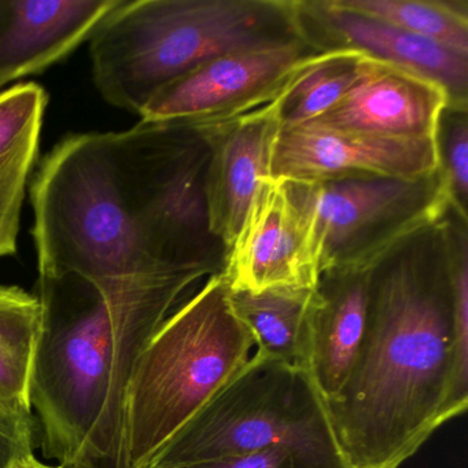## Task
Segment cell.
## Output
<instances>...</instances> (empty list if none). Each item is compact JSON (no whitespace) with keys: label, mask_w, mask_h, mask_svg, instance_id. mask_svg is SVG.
<instances>
[{"label":"cell","mask_w":468,"mask_h":468,"mask_svg":"<svg viewBox=\"0 0 468 468\" xmlns=\"http://www.w3.org/2000/svg\"><path fill=\"white\" fill-rule=\"evenodd\" d=\"M438 171L452 209L468 218V106L448 103L435 128Z\"/></svg>","instance_id":"obj_21"},{"label":"cell","mask_w":468,"mask_h":468,"mask_svg":"<svg viewBox=\"0 0 468 468\" xmlns=\"http://www.w3.org/2000/svg\"><path fill=\"white\" fill-rule=\"evenodd\" d=\"M34 457L35 454H32V456L26 457V459L18 460V462H16L10 468H34V465H32Z\"/></svg>","instance_id":"obj_24"},{"label":"cell","mask_w":468,"mask_h":468,"mask_svg":"<svg viewBox=\"0 0 468 468\" xmlns=\"http://www.w3.org/2000/svg\"><path fill=\"white\" fill-rule=\"evenodd\" d=\"M122 0H0V89L67 58Z\"/></svg>","instance_id":"obj_14"},{"label":"cell","mask_w":468,"mask_h":468,"mask_svg":"<svg viewBox=\"0 0 468 468\" xmlns=\"http://www.w3.org/2000/svg\"><path fill=\"white\" fill-rule=\"evenodd\" d=\"M314 54L303 40L224 54L164 87L139 117L194 125L235 119L272 102L295 68Z\"/></svg>","instance_id":"obj_8"},{"label":"cell","mask_w":468,"mask_h":468,"mask_svg":"<svg viewBox=\"0 0 468 468\" xmlns=\"http://www.w3.org/2000/svg\"><path fill=\"white\" fill-rule=\"evenodd\" d=\"M282 448L295 468H352L308 367L256 350L153 468Z\"/></svg>","instance_id":"obj_6"},{"label":"cell","mask_w":468,"mask_h":468,"mask_svg":"<svg viewBox=\"0 0 468 468\" xmlns=\"http://www.w3.org/2000/svg\"><path fill=\"white\" fill-rule=\"evenodd\" d=\"M223 273L169 314L139 355L125 399L128 468H153L169 443L250 360Z\"/></svg>","instance_id":"obj_5"},{"label":"cell","mask_w":468,"mask_h":468,"mask_svg":"<svg viewBox=\"0 0 468 468\" xmlns=\"http://www.w3.org/2000/svg\"><path fill=\"white\" fill-rule=\"evenodd\" d=\"M42 331L31 407L43 452L64 468H128L125 399L139 355L155 325L114 314L109 298L76 273L39 276Z\"/></svg>","instance_id":"obj_3"},{"label":"cell","mask_w":468,"mask_h":468,"mask_svg":"<svg viewBox=\"0 0 468 468\" xmlns=\"http://www.w3.org/2000/svg\"><path fill=\"white\" fill-rule=\"evenodd\" d=\"M448 103V94L435 81L367 58L352 89L330 111L303 125L377 138L434 139Z\"/></svg>","instance_id":"obj_12"},{"label":"cell","mask_w":468,"mask_h":468,"mask_svg":"<svg viewBox=\"0 0 468 468\" xmlns=\"http://www.w3.org/2000/svg\"><path fill=\"white\" fill-rule=\"evenodd\" d=\"M438 171L434 139H393L300 125L281 128L270 179L327 182L350 177L419 179Z\"/></svg>","instance_id":"obj_11"},{"label":"cell","mask_w":468,"mask_h":468,"mask_svg":"<svg viewBox=\"0 0 468 468\" xmlns=\"http://www.w3.org/2000/svg\"><path fill=\"white\" fill-rule=\"evenodd\" d=\"M298 37L317 53L353 51L440 84L449 103L468 106V54L342 7L336 0H292Z\"/></svg>","instance_id":"obj_10"},{"label":"cell","mask_w":468,"mask_h":468,"mask_svg":"<svg viewBox=\"0 0 468 468\" xmlns=\"http://www.w3.org/2000/svg\"><path fill=\"white\" fill-rule=\"evenodd\" d=\"M209 154L205 128L185 122L67 136L32 182L39 276L76 273L114 295L223 273Z\"/></svg>","instance_id":"obj_1"},{"label":"cell","mask_w":468,"mask_h":468,"mask_svg":"<svg viewBox=\"0 0 468 468\" xmlns=\"http://www.w3.org/2000/svg\"><path fill=\"white\" fill-rule=\"evenodd\" d=\"M314 290H229V301L238 319L253 336L257 350L286 363L306 366L309 314Z\"/></svg>","instance_id":"obj_17"},{"label":"cell","mask_w":468,"mask_h":468,"mask_svg":"<svg viewBox=\"0 0 468 468\" xmlns=\"http://www.w3.org/2000/svg\"><path fill=\"white\" fill-rule=\"evenodd\" d=\"M342 7L468 54V0H336Z\"/></svg>","instance_id":"obj_20"},{"label":"cell","mask_w":468,"mask_h":468,"mask_svg":"<svg viewBox=\"0 0 468 468\" xmlns=\"http://www.w3.org/2000/svg\"><path fill=\"white\" fill-rule=\"evenodd\" d=\"M42 331L37 294L0 286V401L31 407V379Z\"/></svg>","instance_id":"obj_19"},{"label":"cell","mask_w":468,"mask_h":468,"mask_svg":"<svg viewBox=\"0 0 468 468\" xmlns=\"http://www.w3.org/2000/svg\"><path fill=\"white\" fill-rule=\"evenodd\" d=\"M35 420L32 408L0 401V468L34 454Z\"/></svg>","instance_id":"obj_22"},{"label":"cell","mask_w":468,"mask_h":468,"mask_svg":"<svg viewBox=\"0 0 468 468\" xmlns=\"http://www.w3.org/2000/svg\"><path fill=\"white\" fill-rule=\"evenodd\" d=\"M368 271H327L320 275L314 290L306 367L325 402L344 388L363 345Z\"/></svg>","instance_id":"obj_15"},{"label":"cell","mask_w":468,"mask_h":468,"mask_svg":"<svg viewBox=\"0 0 468 468\" xmlns=\"http://www.w3.org/2000/svg\"><path fill=\"white\" fill-rule=\"evenodd\" d=\"M297 40L292 0H122L92 34L90 54L103 100L139 116L210 59Z\"/></svg>","instance_id":"obj_4"},{"label":"cell","mask_w":468,"mask_h":468,"mask_svg":"<svg viewBox=\"0 0 468 468\" xmlns=\"http://www.w3.org/2000/svg\"><path fill=\"white\" fill-rule=\"evenodd\" d=\"M284 182L305 212L320 275L368 271L393 246L452 207L440 171L419 179Z\"/></svg>","instance_id":"obj_7"},{"label":"cell","mask_w":468,"mask_h":468,"mask_svg":"<svg viewBox=\"0 0 468 468\" xmlns=\"http://www.w3.org/2000/svg\"><path fill=\"white\" fill-rule=\"evenodd\" d=\"M327 407L352 468L402 467L467 410L468 324L454 314L443 216L369 268L363 345Z\"/></svg>","instance_id":"obj_2"},{"label":"cell","mask_w":468,"mask_h":468,"mask_svg":"<svg viewBox=\"0 0 468 468\" xmlns=\"http://www.w3.org/2000/svg\"><path fill=\"white\" fill-rule=\"evenodd\" d=\"M32 465H34V468H64L62 465H48L45 464V463L40 462V460H37V457H34V460H32Z\"/></svg>","instance_id":"obj_25"},{"label":"cell","mask_w":468,"mask_h":468,"mask_svg":"<svg viewBox=\"0 0 468 468\" xmlns=\"http://www.w3.org/2000/svg\"><path fill=\"white\" fill-rule=\"evenodd\" d=\"M176 468H295L292 457L282 448L264 449L250 453L229 454L207 462Z\"/></svg>","instance_id":"obj_23"},{"label":"cell","mask_w":468,"mask_h":468,"mask_svg":"<svg viewBox=\"0 0 468 468\" xmlns=\"http://www.w3.org/2000/svg\"><path fill=\"white\" fill-rule=\"evenodd\" d=\"M48 97L23 83L0 92V259L17 253L27 183L39 157Z\"/></svg>","instance_id":"obj_16"},{"label":"cell","mask_w":468,"mask_h":468,"mask_svg":"<svg viewBox=\"0 0 468 468\" xmlns=\"http://www.w3.org/2000/svg\"><path fill=\"white\" fill-rule=\"evenodd\" d=\"M223 275L231 292L316 289L320 272L308 220L289 183L273 179L260 183L227 250Z\"/></svg>","instance_id":"obj_9"},{"label":"cell","mask_w":468,"mask_h":468,"mask_svg":"<svg viewBox=\"0 0 468 468\" xmlns=\"http://www.w3.org/2000/svg\"><path fill=\"white\" fill-rule=\"evenodd\" d=\"M367 58L353 51H333L303 59L268 103L281 128L308 124L330 111L358 80Z\"/></svg>","instance_id":"obj_18"},{"label":"cell","mask_w":468,"mask_h":468,"mask_svg":"<svg viewBox=\"0 0 468 468\" xmlns=\"http://www.w3.org/2000/svg\"><path fill=\"white\" fill-rule=\"evenodd\" d=\"M205 176L210 232L226 250L234 242L262 180L270 179L273 144L281 130L270 105L213 125Z\"/></svg>","instance_id":"obj_13"}]
</instances>
